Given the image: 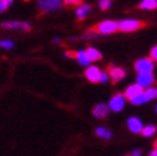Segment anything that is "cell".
Masks as SVG:
<instances>
[{
  "mask_svg": "<svg viewBox=\"0 0 157 156\" xmlns=\"http://www.w3.org/2000/svg\"><path fill=\"white\" fill-rule=\"evenodd\" d=\"M119 29V26H117V22L114 21H104L96 25L91 31L96 33H101V35H109V33H114L115 31Z\"/></svg>",
  "mask_w": 157,
  "mask_h": 156,
  "instance_id": "6da1fadb",
  "label": "cell"
},
{
  "mask_svg": "<svg viewBox=\"0 0 157 156\" xmlns=\"http://www.w3.org/2000/svg\"><path fill=\"white\" fill-rule=\"evenodd\" d=\"M117 26H119V29L123 31V32H133V31L143 28L146 23L138 19H123L117 22Z\"/></svg>",
  "mask_w": 157,
  "mask_h": 156,
  "instance_id": "7a4b0ae2",
  "label": "cell"
},
{
  "mask_svg": "<svg viewBox=\"0 0 157 156\" xmlns=\"http://www.w3.org/2000/svg\"><path fill=\"white\" fill-rule=\"evenodd\" d=\"M125 101H127V97L121 93H116L115 96H113L109 101V107L111 111H115V113H119L121 111L124 106H125Z\"/></svg>",
  "mask_w": 157,
  "mask_h": 156,
  "instance_id": "3957f363",
  "label": "cell"
},
{
  "mask_svg": "<svg viewBox=\"0 0 157 156\" xmlns=\"http://www.w3.org/2000/svg\"><path fill=\"white\" fill-rule=\"evenodd\" d=\"M134 68L138 72V74L139 73H152L155 64H153V60L151 58H142L136 63Z\"/></svg>",
  "mask_w": 157,
  "mask_h": 156,
  "instance_id": "277c9868",
  "label": "cell"
},
{
  "mask_svg": "<svg viewBox=\"0 0 157 156\" xmlns=\"http://www.w3.org/2000/svg\"><path fill=\"white\" fill-rule=\"evenodd\" d=\"M38 8L45 13L55 12L61 8V0H38Z\"/></svg>",
  "mask_w": 157,
  "mask_h": 156,
  "instance_id": "5b68a950",
  "label": "cell"
},
{
  "mask_svg": "<svg viewBox=\"0 0 157 156\" xmlns=\"http://www.w3.org/2000/svg\"><path fill=\"white\" fill-rule=\"evenodd\" d=\"M155 82V76L152 73H139L137 76V84L140 86L143 90L150 88Z\"/></svg>",
  "mask_w": 157,
  "mask_h": 156,
  "instance_id": "8992f818",
  "label": "cell"
},
{
  "mask_svg": "<svg viewBox=\"0 0 157 156\" xmlns=\"http://www.w3.org/2000/svg\"><path fill=\"white\" fill-rule=\"evenodd\" d=\"M127 126H128L129 131L134 135L142 133V131L144 128L142 120H140L139 118H137V116H130V118L128 119V122H127Z\"/></svg>",
  "mask_w": 157,
  "mask_h": 156,
  "instance_id": "52a82bcc",
  "label": "cell"
},
{
  "mask_svg": "<svg viewBox=\"0 0 157 156\" xmlns=\"http://www.w3.org/2000/svg\"><path fill=\"white\" fill-rule=\"evenodd\" d=\"M101 73L102 72L100 71V68H97L95 65H90L87 69H86V78L92 83H97V82H100Z\"/></svg>",
  "mask_w": 157,
  "mask_h": 156,
  "instance_id": "ba28073f",
  "label": "cell"
},
{
  "mask_svg": "<svg viewBox=\"0 0 157 156\" xmlns=\"http://www.w3.org/2000/svg\"><path fill=\"white\" fill-rule=\"evenodd\" d=\"M109 76H110V78H111V81L114 83H116V82H120L125 77V71L120 67H110Z\"/></svg>",
  "mask_w": 157,
  "mask_h": 156,
  "instance_id": "9c48e42d",
  "label": "cell"
},
{
  "mask_svg": "<svg viewBox=\"0 0 157 156\" xmlns=\"http://www.w3.org/2000/svg\"><path fill=\"white\" fill-rule=\"evenodd\" d=\"M109 113H110V107L106 104H97L95 107H93V111H92V114L98 119L106 118L109 115Z\"/></svg>",
  "mask_w": 157,
  "mask_h": 156,
  "instance_id": "30bf717a",
  "label": "cell"
},
{
  "mask_svg": "<svg viewBox=\"0 0 157 156\" xmlns=\"http://www.w3.org/2000/svg\"><path fill=\"white\" fill-rule=\"evenodd\" d=\"M142 92H143V88L136 83V84H130V86H128L127 90H125L124 96L127 97V99H129V100H132V99L137 97L138 95H140Z\"/></svg>",
  "mask_w": 157,
  "mask_h": 156,
  "instance_id": "8fae6325",
  "label": "cell"
},
{
  "mask_svg": "<svg viewBox=\"0 0 157 156\" xmlns=\"http://www.w3.org/2000/svg\"><path fill=\"white\" fill-rule=\"evenodd\" d=\"M3 27L4 28H13V29H29L31 25L27 22H17V21H13V22H5L3 23Z\"/></svg>",
  "mask_w": 157,
  "mask_h": 156,
  "instance_id": "7c38bea8",
  "label": "cell"
},
{
  "mask_svg": "<svg viewBox=\"0 0 157 156\" xmlns=\"http://www.w3.org/2000/svg\"><path fill=\"white\" fill-rule=\"evenodd\" d=\"M86 54H87L90 61H98V60L102 59V54L95 48H88L86 50Z\"/></svg>",
  "mask_w": 157,
  "mask_h": 156,
  "instance_id": "4fadbf2b",
  "label": "cell"
},
{
  "mask_svg": "<svg viewBox=\"0 0 157 156\" xmlns=\"http://www.w3.org/2000/svg\"><path fill=\"white\" fill-rule=\"evenodd\" d=\"M90 12H91V5H88V4H82V5H79V6L77 8L75 14H77L78 18L82 19V18H84Z\"/></svg>",
  "mask_w": 157,
  "mask_h": 156,
  "instance_id": "5bb4252c",
  "label": "cell"
},
{
  "mask_svg": "<svg viewBox=\"0 0 157 156\" xmlns=\"http://www.w3.org/2000/svg\"><path fill=\"white\" fill-rule=\"evenodd\" d=\"M77 60L79 61V64L81 65H83V67H88L90 65V59H88V57H87V54H86V51L84 50H79V51H77Z\"/></svg>",
  "mask_w": 157,
  "mask_h": 156,
  "instance_id": "9a60e30c",
  "label": "cell"
},
{
  "mask_svg": "<svg viewBox=\"0 0 157 156\" xmlns=\"http://www.w3.org/2000/svg\"><path fill=\"white\" fill-rule=\"evenodd\" d=\"M96 136H98L100 138H104V139H110L113 137V132L110 131L109 128L105 127H98L96 129Z\"/></svg>",
  "mask_w": 157,
  "mask_h": 156,
  "instance_id": "2e32d148",
  "label": "cell"
},
{
  "mask_svg": "<svg viewBox=\"0 0 157 156\" xmlns=\"http://www.w3.org/2000/svg\"><path fill=\"white\" fill-rule=\"evenodd\" d=\"M140 9H144V10H152L157 8V0H142L139 4Z\"/></svg>",
  "mask_w": 157,
  "mask_h": 156,
  "instance_id": "e0dca14e",
  "label": "cell"
},
{
  "mask_svg": "<svg viewBox=\"0 0 157 156\" xmlns=\"http://www.w3.org/2000/svg\"><path fill=\"white\" fill-rule=\"evenodd\" d=\"M143 95L147 100V103H150L151 100H155L157 97V88H155V87L146 88V90H143Z\"/></svg>",
  "mask_w": 157,
  "mask_h": 156,
  "instance_id": "ac0fdd59",
  "label": "cell"
},
{
  "mask_svg": "<svg viewBox=\"0 0 157 156\" xmlns=\"http://www.w3.org/2000/svg\"><path fill=\"white\" fill-rule=\"evenodd\" d=\"M156 131H157V128H156L155 126H152V124H150V126H146V127L143 128L142 135H143L144 137H152V136L156 133Z\"/></svg>",
  "mask_w": 157,
  "mask_h": 156,
  "instance_id": "d6986e66",
  "label": "cell"
},
{
  "mask_svg": "<svg viewBox=\"0 0 157 156\" xmlns=\"http://www.w3.org/2000/svg\"><path fill=\"white\" fill-rule=\"evenodd\" d=\"M98 5L101 8V10H107L111 6V0H100Z\"/></svg>",
  "mask_w": 157,
  "mask_h": 156,
  "instance_id": "ffe728a7",
  "label": "cell"
},
{
  "mask_svg": "<svg viewBox=\"0 0 157 156\" xmlns=\"http://www.w3.org/2000/svg\"><path fill=\"white\" fill-rule=\"evenodd\" d=\"M0 46L4 49H10L14 46V44H13V41H9V40H2L0 41Z\"/></svg>",
  "mask_w": 157,
  "mask_h": 156,
  "instance_id": "44dd1931",
  "label": "cell"
},
{
  "mask_svg": "<svg viewBox=\"0 0 157 156\" xmlns=\"http://www.w3.org/2000/svg\"><path fill=\"white\" fill-rule=\"evenodd\" d=\"M83 0H64V4L67 5H81Z\"/></svg>",
  "mask_w": 157,
  "mask_h": 156,
  "instance_id": "7402d4cb",
  "label": "cell"
},
{
  "mask_svg": "<svg viewBox=\"0 0 157 156\" xmlns=\"http://www.w3.org/2000/svg\"><path fill=\"white\" fill-rule=\"evenodd\" d=\"M109 78H110V76H109V72H102V73H101L100 82H101V83H106V82L109 81Z\"/></svg>",
  "mask_w": 157,
  "mask_h": 156,
  "instance_id": "603a6c76",
  "label": "cell"
},
{
  "mask_svg": "<svg viewBox=\"0 0 157 156\" xmlns=\"http://www.w3.org/2000/svg\"><path fill=\"white\" fill-rule=\"evenodd\" d=\"M151 59L152 60H157V46L152 48V50H151Z\"/></svg>",
  "mask_w": 157,
  "mask_h": 156,
  "instance_id": "cb8c5ba5",
  "label": "cell"
},
{
  "mask_svg": "<svg viewBox=\"0 0 157 156\" xmlns=\"http://www.w3.org/2000/svg\"><path fill=\"white\" fill-rule=\"evenodd\" d=\"M3 4L5 5V8H9L12 4H13V0H2Z\"/></svg>",
  "mask_w": 157,
  "mask_h": 156,
  "instance_id": "d4e9b609",
  "label": "cell"
},
{
  "mask_svg": "<svg viewBox=\"0 0 157 156\" xmlns=\"http://www.w3.org/2000/svg\"><path fill=\"white\" fill-rule=\"evenodd\" d=\"M67 57H69V58H75V57H77V53H73V51H67Z\"/></svg>",
  "mask_w": 157,
  "mask_h": 156,
  "instance_id": "484cf974",
  "label": "cell"
},
{
  "mask_svg": "<svg viewBox=\"0 0 157 156\" xmlns=\"http://www.w3.org/2000/svg\"><path fill=\"white\" fill-rule=\"evenodd\" d=\"M6 9V8H5V5L3 4V2H2V0H0V13H2V12H4Z\"/></svg>",
  "mask_w": 157,
  "mask_h": 156,
  "instance_id": "4316f807",
  "label": "cell"
},
{
  "mask_svg": "<svg viewBox=\"0 0 157 156\" xmlns=\"http://www.w3.org/2000/svg\"><path fill=\"white\" fill-rule=\"evenodd\" d=\"M148 156H157V150H152L150 154H148Z\"/></svg>",
  "mask_w": 157,
  "mask_h": 156,
  "instance_id": "83f0119b",
  "label": "cell"
},
{
  "mask_svg": "<svg viewBox=\"0 0 157 156\" xmlns=\"http://www.w3.org/2000/svg\"><path fill=\"white\" fill-rule=\"evenodd\" d=\"M155 150H157V141L155 142Z\"/></svg>",
  "mask_w": 157,
  "mask_h": 156,
  "instance_id": "f1b7e54d",
  "label": "cell"
},
{
  "mask_svg": "<svg viewBox=\"0 0 157 156\" xmlns=\"http://www.w3.org/2000/svg\"><path fill=\"white\" fill-rule=\"evenodd\" d=\"M156 113H157V105H156Z\"/></svg>",
  "mask_w": 157,
  "mask_h": 156,
  "instance_id": "f546056e",
  "label": "cell"
},
{
  "mask_svg": "<svg viewBox=\"0 0 157 156\" xmlns=\"http://www.w3.org/2000/svg\"><path fill=\"white\" fill-rule=\"evenodd\" d=\"M139 156H142V155H139Z\"/></svg>",
  "mask_w": 157,
  "mask_h": 156,
  "instance_id": "4dcf8cb0",
  "label": "cell"
},
{
  "mask_svg": "<svg viewBox=\"0 0 157 156\" xmlns=\"http://www.w3.org/2000/svg\"><path fill=\"white\" fill-rule=\"evenodd\" d=\"M125 156H128V155H125Z\"/></svg>",
  "mask_w": 157,
  "mask_h": 156,
  "instance_id": "1f68e13d",
  "label": "cell"
}]
</instances>
